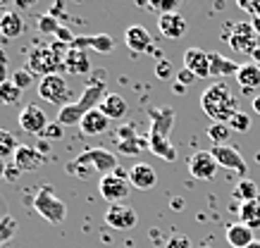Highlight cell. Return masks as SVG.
I'll list each match as a JSON object with an SVG mask.
<instances>
[{"instance_id": "cell-43", "label": "cell", "mask_w": 260, "mask_h": 248, "mask_svg": "<svg viewBox=\"0 0 260 248\" xmlns=\"http://www.w3.org/2000/svg\"><path fill=\"white\" fill-rule=\"evenodd\" d=\"M174 91H177V93H184V91H186V86H181V84H174Z\"/></svg>"}, {"instance_id": "cell-42", "label": "cell", "mask_w": 260, "mask_h": 248, "mask_svg": "<svg viewBox=\"0 0 260 248\" xmlns=\"http://www.w3.org/2000/svg\"><path fill=\"white\" fill-rule=\"evenodd\" d=\"M253 110H255V112H258V115H260V96H255V98H253Z\"/></svg>"}, {"instance_id": "cell-16", "label": "cell", "mask_w": 260, "mask_h": 248, "mask_svg": "<svg viewBox=\"0 0 260 248\" xmlns=\"http://www.w3.org/2000/svg\"><path fill=\"white\" fill-rule=\"evenodd\" d=\"M79 129L84 136H101V134H105V131L110 129V120H108L98 108H93V110H88L86 115H84Z\"/></svg>"}, {"instance_id": "cell-6", "label": "cell", "mask_w": 260, "mask_h": 248, "mask_svg": "<svg viewBox=\"0 0 260 248\" xmlns=\"http://www.w3.org/2000/svg\"><path fill=\"white\" fill-rule=\"evenodd\" d=\"M224 41H227L237 53H244V55H253V53L260 48V36L255 33L251 22H237V24L229 29Z\"/></svg>"}, {"instance_id": "cell-35", "label": "cell", "mask_w": 260, "mask_h": 248, "mask_svg": "<svg viewBox=\"0 0 260 248\" xmlns=\"http://www.w3.org/2000/svg\"><path fill=\"white\" fill-rule=\"evenodd\" d=\"M55 17H50V15H43L41 17V22H39V29L41 31H53V33H57L60 29H57V22H53Z\"/></svg>"}, {"instance_id": "cell-1", "label": "cell", "mask_w": 260, "mask_h": 248, "mask_svg": "<svg viewBox=\"0 0 260 248\" xmlns=\"http://www.w3.org/2000/svg\"><path fill=\"white\" fill-rule=\"evenodd\" d=\"M201 108L213 120V124H229V120L239 112L237 96L224 81H215L205 88L201 96Z\"/></svg>"}, {"instance_id": "cell-9", "label": "cell", "mask_w": 260, "mask_h": 248, "mask_svg": "<svg viewBox=\"0 0 260 248\" xmlns=\"http://www.w3.org/2000/svg\"><path fill=\"white\" fill-rule=\"evenodd\" d=\"M17 122H19V127H22V131H26V134H34V136H43V131L48 129V115L43 110H41L39 105H24L22 110H19V117H17Z\"/></svg>"}, {"instance_id": "cell-24", "label": "cell", "mask_w": 260, "mask_h": 248, "mask_svg": "<svg viewBox=\"0 0 260 248\" xmlns=\"http://www.w3.org/2000/svg\"><path fill=\"white\" fill-rule=\"evenodd\" d=\"M239 67H241V64L222 57L220 53H210V77H229V74L237 77Z\"/></svg>"}, {"instance_id": "cell-41", "label": "cell", "mask_w": 260, "mask_h": 248, "mask_svg": "<svg viewBox=\"0 0 260 248\" xmlns=\"http://www.w3.org/2000/svg\"><path fill=\"white\" fill-rule=\"evenodd\" d=\"M251 24H253V29H255V33L260 36V17H253V19H251Z\"/></svg>"}, {"instance_id": "cell-46", "label": "cell", "mask_w": 260, "mask_h": 248, "mask_svg": "<svg viewBox=\"0 0 260 248\" xmlns=\"http://www.w3.org/2000/svg\"><path fill=\"white\" fill-rule=\"evenodd\" d=\"M248 248H260V241L255 239V241H253V243H251V246H248Z\"/></svg>"}, {"instance_id": "cell-5", "label": "cell", "mask_w": 260, "mask_h": 248, "mask_svg": "<svg viewBox=\"0 0 260 248\" xmlns=\"http://www.w3.org/2000/svg\"><path fill=\"white\" fill-rule=\"evenodd\" d=\"M129 172H122V169H117V172H112V174H105L101 176V182H98V191H101V196L110 205H117V203H124L126 196H129Z\"/></svg>"}, {"instance_id": "cell-10", "label": "cell", "mask_w": 260, "mask_h": 248, "mask_svg": "<svg viewBox=\"0 0 260 248\" xmlns=\"http://www.w3.org/2000/svg\"><path fill=\"white\" fill-rule=\"evenodd\" d=\"M105 222H108V227L117 229V232H129V229L136 227L139 215H136V210L129 203H117V205H110L105 210Z\"/></svg>"}, {"instance_id": "cell-25", "label": "cell", "mask_w": 260, "mask_h": 248, "mask_svg": "<svg viewBox=\"0 0 260 248\" xmlns=\"http://www.w3.org/2000/svg\"><path fill=\"white\" fill-rule=\"evenodd\" d=\"M239 217H241V224H246L248 229H260V198L251 200V203H241Z\"/></svg>"}, {"instance_id": "cell-39", "label": "cell", "mask_w": 260, "mask_h": 248, "mask_svg": "<svg viewBox=\"0 0 260 248\" xmlns=\"http://www.w3.org/2000/svg\"><path fill=\"white\" fill-rule=\"evenodd\" d=\"M19 176V169L12 165V167H8V174H5V179H17Z\"/></svg>"}, {"instance_id": "cell-20", "label": "cell", "mask_w": 260, "mask_h": 248, "mask_svg": "<svg viewBox=\"0 0 260 248\" xmlns=\"http://www.w3.org/2000/svg\"><path fill=\"white\" fill-rule=\"evenodd\" d=\"M24 33V19L17 15L15 10H5L0 15V36L8 41H15Z\"/></svg>"}, {"instance_id": "cell-45", "label": "cell", "mask_w": 260, "mask_h": 248, "mask_svg": "<svg viewBox=\"0 0 260 248\" xmlns=\"http://www.w3.org/2000/svg\"><path fill=\"white\" fill-rule=\"evenodd\" d=\"M253 60H255V62H258V64H260V48H258V50H255V53H253Z\"/></svg>"}, {"instance_id": "cell-30", "label": "cell", "mask_w": 260, "mask_h": 248, "mask_svg": "<svg viewBox=\"0 0 260 248\" xmlns=\"http://www.w3.org/2000/svg\"><path fill=\"white\" fill-rule=\"evenodd\" d=\"M12 84H15L19 91H26V88L34 84V74L24 67V69H17L15 74H12Z\"/></svg>"}, {"instance_id": "cell-29", "label": "cell", "mask_w": 260, "mask_h": 248, "mask_svg": "<svg viewBox=\"0 0 260 248\" xmlns=\"http://www.w3.org/2000/svg\"><path fill=\"white\" fill-rule=\"evenodd\" d=\"M205 134L215 146H227L229 136H232V129H229V124H210Z\"/></svg>"}, {"instance_id": "cell-33", "label": "cell", "mask_w": 260, "mask_h": 248, "mask_svg": "<svg viewBox=\"0 0 260 248\" xmlns=\"http://www.w3.org/2000/svg\"><path fill=\"white\" fill-rule=\"evenodd\" d=\"M88 46H93L95 50H101V53H105V50H112V41L110 36L105 33V36H93V39H86Z\"/></svg>"}, {"instance_id": "cell-18", "label": "cell", "mask_w": 260, "mask_h": 248, "mask_svg": "<svg viewBox=\"0 0 260 248\" xmlns=\"http://www.w3.org/2000/svg\"><path fill=\"white\" fill-rule=\"evenodd\" d=\"M98 110H101L108 120H122V117H126V112H129V105H126L124 96H119V93H105V96L101 98Z\"/></svg>"}, {"instance_id": "cell-7", "label": "cell", "mask_w": 260, "mask_h": 248, "mask_svg": "<svg viewBox=\"0 0 260 248\" xmlns=\"http://www.w3.org/2000/svg\"><path fill=\"white\" fill-rule=\"evenodd\" d=\"M98 96H105V91H103V86L101 84H95V86H91L88 91H84V98H81V103H77V105H64L62 110H60V115H57V122L60 124H81V120H84V115H86L88 110H93V108H86V105H93L95 103V98Z\"/></svg>"}, {"instance_id": "cell-44", "label": "cell", "mask_w": 260, "mask_h": 248, "mask_svg": "<svg viewBox=\"0 0 260 248\" xmlns=\"http://www.w3.org/2000/svg\"><path fill=\"white\" fill-rule=\"evenodd\" d=\"M3 64H8V57H5V53L0 50V67H3Z\"/></svg>"}, {"instance_id": "cell-26", "label": "cell", "mask_w": 260, "mask_h": 248, "mask_svg": "<svg viewBox=\"0 0 260 248\" xmlns=\"http://www.w3.org/2000/svg\"><path fill=\"white\" fill-rule=\"evenodd\" d=\"M234 198H239L241 203H251V200H258V184L244 176V179H241V182L234 186Z\"/></svg>"}, {"instance_id": "cell-38", "label": "cell", "mask_w": 260, "mask_h": 248, "mask_svg": "<svg viewBox=\"0 0 260 248\" xmlns=\"http://www.w3.org/2000/svg\"><path fill=\"white\" fill-rule=\"evenodd\" d=\"M193 81H196V74H191L189 69L177 72V84H181V86H189V84H193Z\"/></svg>"}, {"instance_id": "cell-40", "label": "cell", "mask_w": 260, "mask_h": 248, "mask_svg": "<svg viewBox=\"0 0 260 248\" xmlns=\"http://www.w3.org/2000/svg\"><path fill=\"white\" fill-rule=\"evenodd\" d=\"M8 167H10V165L3 160V158H0V179H5V174H8Z\"/></svg>"}, {"instance_id": "cell-12", "label": "cell", "mask_w": 260, "mask_h": 248, "mask_svg": "<svg viewBox=\"0 0 260 248\" xmlns=\"http://www.w3.org/2000/svg\"><path fill=\"white\" fill-rule=\"evenodd\" d=\"M213 158L217 160V165L224 169H234V172H239V174L244 176L246 172H248V167H246V160L241 158V153L234 148V146H213Z\"/></svg>"}, {"instance_id": "cell-8", "label": "cell", "mask_w": 260, "mask_h": 248, "mask_svg": "<svg viewBox=\"0 0 260 248\" xmlns=\"http://www.w3.org/2000/svg\"><path fill=\"white\" fill-rule=\"evenodd\" d=\"M39 96L50 105H57L62 110L64 105H70V86L60 74H50L39 81Z\"/></svg>"}, {"instance_id": "cell-27", "label": "cell", "mask_w": 260, "mask_h": 248, "mask_svg": "<svg viewBox=\"0 0 260 248\" xmlns=\"http://www.w3.org/2000/svg\"><path fill=\"white\" fill-rule=\"evenodd\" d=\"M22 93L24 91H19V88L12 84V79H8L5 84H0V105H3V108L17 105L22 100Z\"/></svg>"}, {"instance_id": "cell-2", "label": "cell", "mask_w": 260, "mask_h": 248, "mask_svg": "<svg viewBox=\"0 0 260 248\" xmlns=\"http://www.w3.org/2000/svg\"><path fill=\"white\" fill-rule=\"evenodd\" d=\"M93 172H103V176H105V172L108 174L117 172V158L105 148H88V151H84V155L74 158L67 165V174L79 176V179H86Z\"/></svg>"}, {"instance_id": "cell-22", "label": "cell", "mask_w": 260, "mask_h": 248, "mask_svg": "<svg viewBox=\"0 0 260 248\" xmlns=\"http://www.w3.org/2000/svg\"><path fill=\"white\" fill-rule=\"evenodd\" d=\"M64 69L70 74H86L88 69H91V62H88V57L86 53L81 48H70L67 53H64Z\"/></svg>"}, {"instance_id": "cell-31", "label": "cell", "mask_w": 260, "mask_h": 248, "mask_svg": "<svg viewBox=\"0 0 260 248\" xmlns=\"http://www.w3.org/2000/svg\"><path fill=\"white\" fill-rule=\"evenodd\" d=\"M229 129L232 131H248L251 129V115H246V112L239 110L232 120H229Z\"/></svg>"}, {"instance_id": "cell-14", "label": "cell", "mask_w": 260, "mask_h": 248, "mask_svg": "<svg viewBox=\"0 0 260 248\" xmlns=\"http://www.w3.org/2000/svg\"><path fill=\"white\" fill-rule=\"evenodd\" d=\"M184 69L196 74V79L210 77V53H205L201 48H189L184 53Z\"/></svg>"}, {"instance_id": "cell-32", "label": "cell", "mask_w": 260, "mask_h": 248, "mask_svg": "<svg viewBox=\"0 0 260 248\" xmlns=\"http://www.w3.org/2000/svg\"><path fill=\"white\" fill-rule=\"evenodd\" d=\"M62 136H64V127L60 122H50L48 129L43 131V138H46V141H60Z\"/></svg>"}, {"instance_id": "cell-15", "label": "cell", "mask_w": 260, "mask_h": 248, "mask_svg": "<svg viewBox=\"0 0 260 248\" xmlns=\"http://www.w3.org/2000/svg\"><path fill=\"white\" fill-rule=\"evenodd\" d=\"M158 31L165 39H181L186 33V19L179 12H167V15H158Z\"/></svg>"}, {"instance_id": "cell-34", "label": "cell", "mask_w": 260, "mask_h": 248, "mask_svg": "<svg viewBox=\"0 0 260 248\" xmlns=\"http://www.w3.org/2000/svg\"><path fill=\"white\" fill-rule=\"evenodd\" d=\"M12 234H15V220L5 217V220L0 222V243H3V241H8V239H12Z\"/></svg>"}, {"instance_id": "cell-28", "label": "cell", "mask_w": 260, "mask_h": 248, "mask_svg": "<svg viewBox=\"0 0 260 248\" xmlns=\"http://www.w3.org/2000/svg\"><path fill=\"white\" fill-rule=\"evenodd\" d=\"M17 148H19V144H17L15 134H12V131H8V129H0V158H3V160L15 158Z\"/></svg>"}, {"instance_id": "cell-37", "label": "cell", "mask_w": 260, "mask_h": 248, "mask_svg": "<svg viewBox=\"0 0 260 248\" xmlns=\"http://www.w3.org/2000/svg\"><path fill=\"white\" fill-rule=\"evenodd\" d=\"M165 248H191V241L189 236H172L165 243Z\"/></svg>"}, {"instance_id": "cell-11", "label": "cell", "mask_w": 260, "mask_h": 248, "mask_svg": "<svg viewBox=\"0 0 260 248\" xmlns=\"http://www.w3.org/2000/svg\"><path fill=\"white\" fill-rule=\"evenodd\" d=\"M217 169H220V165H217V160L213 158L210 151H198L189 158V172L196 176V179H201V182L215 179Z\"/></svg>"}, {"instance_id": "cell-13", "label": "cell", "mask_w": 260, "mask_h": 248, "mask_svg": "<svg viewBox=\"0 0 260 248\" xmlns=\"http://www.w3.org/2000/svg\"><path fill=\"white\" fill-rule=\"evenodd\" d=\"M12 162H15V167L19 169V172H36V169L46 162V155H43L41 148H36V146H19L15 153V158H12Z\"/></svg>"}, {"instance_id": "cell-23", "label": "cell", "mask_w": 260, "mask_h": 248, "mask_svg": "<svg viewBox=\"0 0 260 248\" xmlns=\"http://www.w3.org/2000/svg\"><path fill=\"white\" fill-rule=\"evenodd\" d=\"M237 81L239 86L251 91V88H258L260 86V64L258 62H246L239 67L237 72Z\"/></svg>"}, {"instance_id": "cell-17", "label": "cell", "mask_w": 260, "mask_h": 248, "mask_svg": "<svg viewBox=\"0 0 260 248\" xmlns=\"http://www.w3.org/2000/svg\"><path fill=\"white\" fill-rule=\"evenodd\" d=\"M124 43L126 48L132 50V53H143V50H150L153 48V39H150V33L146 26L141 24H134L129 26L124 31Z\"/></svg>"}, {"instance_id": "cell-3", "label": "cell", "mask_w": 260, "mask_h": 248, "mask_svg": "<svg viewBox=\"0 0 260 248\" xmlns=\"http://www.w3.org/2000/svg\"><path fill=\"white\" fill-rule=\"evenodd\" d=\"M62 60L64 53L57 46H36L26 57V69L31 74L50 77V74H57V69L64 67Z\"/></svg>"}, {"instance_id": "cell-21", "label": "cell", "mask_w": 260, "mask_h": 248, "mask_svg": "<svg viewBox=\"0 0 260 248\" xmlns=\"http://www.w3.org/2000/svg\"><path fill=\"white\" fill-rule=\"evenodd\" d=\"M253 241V229H248L246 224L234 222L227 227V243L232 248H248Z\"/></svg>"}, {"instance_id": "cell-19", "label": "cell", "mask_w": 260, "mask_h": 248, "mask_svg": "<svg viewBox=\"0 0 260 248\" xmlns=\"http://www.w3.org/2000/svg\"><path fill=\"white\" fill-rule=\"evenodd\" d=\"M155 182H158V174H155V169L150 167V165H146V162H139V165H134V167L129 169V184L134 186V189L146 191V189H153Z\"/></svg>"}, {"instance_id": "cell-4", "label": "cell", "mask_w": 260, "mask_h": 248, "mask_svg": "<svg viewBox=\"0 0 260 248\" xmlns=\"http://www.w3.org/2000/svg\"><path fill=\"white\" fill-rule=\"evenodd\" d=\"M34 208L43 220H48L50 224H60L67 217V205L57 198L50 186H41L36 198H34Z\"/></svg>"}, {"instance_id": "cell-36", "label": "cell", "mask_w": 260, "mask_h": 248, "mask_svg": "<svg viewBox=\"0 0 260 248\" xmlns=\"http://www.w3.org/2000/svg\"><path fill=\"white\" fill-rule=\"evenodd\" d=\"M155 74H158V79H170V74H172V64H170V60H162V62L155 64Z\"/></svg>"}]
</instances>
